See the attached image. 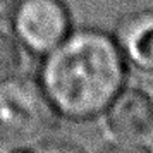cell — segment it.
I'll return each mask as SVG.
<instances>
[{
	"label": "cell",
	"instance_id": "cell-8",
	"mask_svg": "<svg viewBox=\"0 0 153 153\" xmlns=\"http://www.w3.org/2000/svg\"><path fill=\"white\" fill-rule=\"evenodd\" d=\"M100 153H153L145 143H134V141H120L117 139L114 145L105 146Z\"/></svg>",
	"mask_w": 153,
	"mask_h": 153
},
{
	"label": "cell",
	"instance_id": "cell-5",
	"mask_svg": "<svg viewBox=\"0 0 153 153\" xmlns=\"http://www.w3.org/2000/svg\"><path fill=\"white\" fill-rule=\"evenodd\" d=\"M115 42L127 65L153 76V9L126 16L115 28Z\"/></svg>",
	"mask_w": 153,
	"mask_h": 153
},
{
	"label": "cell",
	"instance_id": "cell-7",
	"mask_svg": "<svg viewBox=\"0 0 153 153\" xmlns=\"http://www.w3.org/2000/svg\"><path fill=\"white\" fill-rule=\"evenodd\" d=\"M10 153H86L77 145L67 143V141H43L33 148H21V150H12Z\"/></svg>",
	"mask_w": 153,
	"mask_h": 153
},
{
	"label": "cell",
	"instance_id": "cell-3",
	"mask_svg": "<svg viewBox=\"0 0 153 153\" xmlns=\"http://www.w3.org/2000/svg\"><path fill=\"white\" fill-rule=\"evenodd\" d=\"M12 29L22 48L47 55L72 31V16L64 0H19L12 9Z\"/></svg>",
	"mask_w": 153,
	"mask_h": 153
},
{
	"label": "cell",
	"instance_id": "cell-9",
	"mask_svg": "<svg viewBox=\"0 0 153 153\" xmlns=\"http://www.w3.org/2000/svg\"><path fill=\"white\" fill-rule=\"evenodd\" d=\"M17 0H0V22H4L7 17H10Z\"/></svg>",
	"mask_w": 153,
	"mask_h": 153
},
{
	"label": "cell",
	"instance_id": "cell-4",
	"mask_svg": "<svg viewBox=\"0 0 153 153\" xmlns=\"http://www.w3.org/2000/svg\"><path fill=\"white\" fill-rule=\"evenodd\" d=\"M112 136L146 143L153 138V95L139 86H124L103 114Z\"/></svg>",
	"mask_w": 153,
	"mask_h": 153
},
{
	"label": "cell",
	"instance_id": "cell-1",
	"mask_svg": "<svg viewBox=\"0 0 153 153\" xmlns=\"http://www.w3.org/2000/svg\"><path fill=\"white\" fill-rule=\"evenodd\" d=\"M127 62L114 35L72 29L43 55L38 84L60 119L90 122L102 117L127 83Z\"/></svg>",
	"mask_w": 153,
	"mask_h": 153
},
{
	"label": "cell",
	"instance_id": "cell-6",
	"mask_svg": "<svg viewBox=\"0 0 153 153\" xmlns=\"http://www.w3.org/2000/svg\"><path fill=\"white\" fill-rule=\"evenodd\" d=\"M22 67V47L16 36L0 31V83L19 74Z\"/></svg>",
	"mask_w": 153,
	"mask_h": 153
},
{
	"label": "cell",
	"instance_id": "cell-2",
	"mask_svg": "<svg viewBox=\"0 0 153 153\" xmlns=\"http://www.w3.org/2000/svg\"><path fill=\"white\" fill-rule=\"evenodd\" d=\"M59 115L38 81L14 76L0 83V146L33 148L47 141Z\"/></svg>",
	"mask_w": 153,
	"mask_h": 153
}]
</instances>
